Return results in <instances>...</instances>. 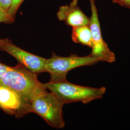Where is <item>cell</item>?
I'll use <instances>...</instances> for the list:
<instances>
[{
  "instance_id": "obj_14",
  "label": "cell",
  "mask_w": 130,
  "mask_h": 130,
  "mask_svg": "<svg viewBox=\"0 0 130 130\" xmlns=\"http://www.w3.org/2000/svg\"><path fill=\"white\" fill-rule=\"evenodd\" d=\"M10 67L0 63V86H1V81L3 76L6 71L9 69Z\"/></svg>"
},
{
  "instance_id": "obj_9",
  "label": "cell",
  "mask_w": 130,
  "mask_h": 130,
  "mask_svg": "<svg viewBox=\"0 0 130 130\" xmlns=\"http://www.w3.org/2000/svg\"><path fill=\"white\" fill-rule=\"evenodd\" d=\"M71 38L75 43H80L91 48L93 47L92 34L89 25L72 28Z\"/></svg>"
},
{
  "instance_id": "obj_10",
  "label": "cell",
  "mask_w": 130,
  "mask_h": 130,
  "mask_svg": "<svg viewBox=\"0 0 130 130\" xmlns=\"http://www.w3.org/2000/svg\"><path fill=\"white\" fill-rule=\"evenodd\" d=\"M24 1L25 0H12V4L10 7L8 13L14 19L15 18L19 8Z\"/></svg>"
},
{
  "instance_id": "obj_1",
  "label": "cell",
  "mask_w": 130,
  "mask_h": 130,
  "mask_svg": "<svg viewBox=\"0 0 130 130\" xmlns=\"http://www.w3.org/2000/svg\"><path fill=\"white\" fill-rule=\"evenodd\" d=\"M1 86L13 90L22 99L28 113L32 99L45 88L38 79L37 74L20 64L9 69L4 75Z\"/></svg>"
},
{
  "instance_id": "obj_8",
  "label": "cell",
  "mask_w": 130,
  "mask_h": 130,
  "mask_svg": "<svg viewBox=\"0 0 130 130\" xmlns=\"http://www.w3.org/2000/svg\"><path fill=\"white\" fill-rule=\"evenodd\" d=\"M56 15L60 21L72 28L87 26L90 23V18L80 9L78 0H72L70 5L61 6Z\"/></svg>"
},
{
  "instance_id": "obj_13",
  "label": "cell",
  "mask_w": 130,
  "mask_h": 130,
  "mask_svg": "<svg viewBox=\"0 0 130 130\" xmlns=\"http://www.w3.org/2000/svg\"><path fill=\"white\" fill-rule=\"evenodd\" d=\"M112 2L120 5L122 7L130 9V0H112Z\"/></svg>"
},
{
  "instance_id": "obj_6",
  "label": "cell",
  "mask_w": 130,
  "mask_h": 130,
  "mask_svg": "<svg viewBox=\"0 0 130 130\" xmlns=\"http://www.w3.org/2000/svg\"><path fill=\"white\" fill-rule=\"evenodd\" d=\"M0 51L5 52L13 56L18 61L19 64L23 65L36 74L44 72L46 58L23 50L7 38L0 39Z\"/></svg>"
},
{
  "instance_id": "obj_4",
  "label": "cell",
  "mask_w": 130,
  "mask_h": 130,
  "mask_svg": "<svg viewBox=\"0 0 130 130\" xmlns=\"http://www.w3.org/2000/svg\"><path fill=\"white\" fill-rule=\"evenodd\" d=\"M100 62L99 59L91 54L85 56L71 55L68 57H62L53 54L51 57L46 59L44 72L49 73L51 82L66 80L68 73L77 68L91 66Z\"/></svg>"
},
{
  "instance_id": "obj_2",
  "label": "cell",
  "mask_w": 130,
  "mask_h": 130,
  "mask_svg": "<svg viewBox=\"0 0 130 130\" xmlns=\"http://www.w3.org/2000/svg\"><path fill=\"white\" fill-rule=\"evenodd\" d=\"M45 88L54 93L64 105L71 103L87 104L103 98L106 92L105 87L93 88L70 83L66 80L43 84Z\"/></svg>"
},
{
  "instance_id": "obj_12",
  "label": "cell",
  "mask_w": 130,
  "mask_h": 130,
  "mask_svg": "<svg viewBox=\"0 0 130 130\" xmlns=\"http://www.w3.org/2000/svg\"><path fill=\"white\" fill-rule=\"evenodd\" d=\"M12 2V0H0V7L8 12Z\"/></svg>"
},
{
  "instance_id": "obj_3",
  "label": "cell",
  "mask_w": 130,
  "mask_h": 130,
  "mask_svg": "<svg viewBox=\"0 0 130 130\" xmlns=\"http://www.w3.org/2000/svg\"><path fill=\"white\" fill-rule=\"evenodd\" d=\"M64 105L54 93L45 89L32 99L29 111L38 115L52 127L62 129L65 125L63 116Z\"/></svg>"
},
{
  "instance_id": "obj_11",
  "label": "cell",
  "mask_w": 130,
  "mask_h": 130,
  "mask_svg": "<svg viewBox=\"0 0 130 130\" xmlns=\"http://www.w3.org/2000/svg\"><path fill=\"white\" fill-rule=\"evenodd\" d=\"M15 21V19L12 18L8 13L0 7V23L12 24Z\"/></svg>"
},
{
  "instance_id": "obj_5",
  "label": "cell",
  "mask_w": 130,
  "mask_h": 130,
  "mask_svg": "<svg viewBox=\"0 0 130 130\" xmlns=\"http://www.w3.org/2000/svg\"><path fill=\"white\" fill-rule=\"evenodd\" d=\"M89 2L91 6V16L90 18L89 26L91 31L93 43L91 54L96 57L100 62L113 63L116 61V56L103 38L95 0H89Z\"/></svg>"
},
{
  "instance_id": "obj_7",
  "label": "cell",
  "mask_w": 130,
  "mask_h": 130,
  "mask_svg": "<svg viewBox=\"0 0 130 130\" xmlns=\"http://www.w3.org/2000/svg\"><path fill=\"white\" fill-rule=\"evenodd\" d=\"M0 108L17 118L22 117L28 114L23 101L19 94L3 86H0Z\"/></svg>"
}]
</instances>
